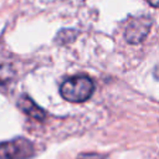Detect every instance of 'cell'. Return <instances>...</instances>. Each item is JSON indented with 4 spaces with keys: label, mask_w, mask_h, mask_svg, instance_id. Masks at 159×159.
<instances>
[{
    "label": "cell",
    "mask_w": 159,
    "mask_h": 159,
    "mask_svg": "<svg viewBox=\"0 0 159 159\" xmlns=\"http://www.w3.org/2000/svg\"><path fill=\"white\" fill-rule=\"evenodd\" d=\"M61 96L73 103H80L84 102L88 99L93 91H94V84L92 80L87 76H75L68 80H66L61 84Z\"/></svg>",
    "instance_id": "cell-1"
},
{
    "label": "cell",
    "mask_w": 159,
    "mask_h": 159,
    "mask_svg": "<svg viewBox=\"0 0 159 159\" xmlns=\"http://www.w3.org/2000/svg\"><path fill=\"white\" fill-rule=\"evenodd\" d=\"M32 154V143L17 138L0 144V159H26Z\"/></svg>",
    "instance_id": "cell-2"
},
{
    "label": "cell",
    "mask_w": 159,
    "mask_h": 159,
    "mask_svg": "<svg viewBox=\"0 0 159 159\" xmlns=\"http://www.w3.org/2000/svg\"><path fill=\"white\" fill-rule=\"evenodd\" d=\"M150 26H152V20L145 16H140L132 20L125 29V40L130 43L142 42L145 39L147 34L149 32Z\"/></svg>",
    "instance_id": "cell-3"
},
{
    "label": "cell",
    "mask_w": 159,
    "mask_h": 159,
    "mask_svg": "<svg viewBox=\"0 0 159 159\" xmlns=\"http://www.w3.org/2000/svg\"><path fill=\"white\" fill-rule=\"evenodd\" d=\"M19 107H20L27 116H30V117H32V118H35V119L42 120V119L45 118V112H43L40 107H37L36 103H35L32 99H30V98L26 97V96H24V97L19 101Z\"/></svg>",
    "instance_id": "cell-4"
},
{
    "label": "cell",
    "mask_w": 159,
    "mask_h": 159,
    "mask_svg": "<svg viewBox=\"0 0 159 159\" xmlns=\"http://www.w3.org/2000/svg\"><path fill=\"white\" fill-rule=\"evenodd\" d=\"M12 76H14V71L11 67L6 65H0V83L1 84L9 82Z\"/></svg>",
    "instance_id": "cell-5"
},
{
    "label": "cell",
    "mask_w": 159,
    "mask_h": 159,
    "mask_svg": "<svg viewBox=\"0 0 159 159\" xmlns=\"http://www.w3.org/2000/svg\"><path fill=\"white\" fill-rule=\"evenodd\" d=\"M147 1H148L153 7H157V6H158V4H159V0H147Z\"/></svg>",
    "instance_id": "cell-6"
}]
</instances>
